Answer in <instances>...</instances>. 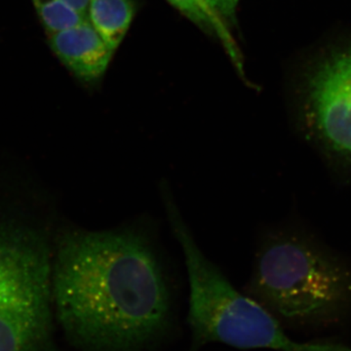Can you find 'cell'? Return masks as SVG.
Returning <instances> with one entry per match:
<instances>
[{
  "label": "cell",
  "mask_w": 351,
  "mask_h": 351,
  "mask_svg": "<svg viewBox=\"0 0 351 351\" xmlns=\"http://www.w3.org/2000/svg\"><path fill=\"white\" fill-rule=\"evenodd\" d=\"M55 318L80 351H135L167 327L171 292L162 258L138 226L66 230L52 265Z\"/></svg>",
  "instance_id": "obj_1"
},
{
  "label": "cell",
  "mask_w": 351,
  "mask_h": 351,
  "mask_svg": "<svg viewBox=\"0 0 351 351\" xmlns=\"http://www.w3.org/2000/svg\"><path fill=\"white\" fill-rule=\"evenodd\" d=\"M159 191L168 221L184 253L191 288L189 322L198 341L279 351H351L338 343H302L289 338L265 306L239 293L203 254L169 184L161 182Z\"/></svg>",
  "instance_id": "obj_2"
},
{
  "label": "cell",
  "mask_w": 351,
  "mask_h": 351,
  "mask_svg": "<svg viewBox=\"0 0 351 351\" xmlns=\"http://www.w3.org/2000/svg\"><path fill=\"white\" fill-rule=\"evenodd\" d=\"M55 319L47 237L0 214V351H62Z\"/></svg>",
  "instance_id": "obj_3"
},
{
  "label": "cell",
  "mask_w": 351,
  "mask_h": 351,
  "mask_svg": "<svg viewBox=\"0 0 351 351\" xmlns=\"http://www.w3.org/2000/svg\"><path fill=\"white\" fill-rule=\"evenodd\" d=\"M251 290L286 319L327 322L351 304V272L311 242L280 233L261 246Z\"/></svg>",
  "instance_id": "obj_4"
},
{
  "label": "cell",
  "mask_w": 351,
  "mask_h": 351,
  "mask_svg": "<svg viewBox=\"0 0 351 351\" xmlns=\"http://www.w3.org/2000/svg\"><path fill=\"white\" fill-rule=\"evenodd\" d=\"M306 117L322 147L351 163V49L325 60L307 85Z\"/></svg>",
  "instance_id": "obj_5"
},
{
  "label": "cell",
  "mask_w": 351,
  "mask_h": 351,
  "mask_svg": "<svg viewBox=\"0 0 351 351\" xmlns=\"http://www.w3.org/2000/svg\"><path fill=\"white\" fill-rule=\"evenodd\" d=\"M48 44L61 63L87 86L100 82L114 54L88 20L48 34Z\"/></svg>",
  "instance_id": "obj_6"
},
{
  "label": "cell",
  "mask_w": 351,
  "mask_h": 351,
  "mask_svg": "<svg viewBox=\"0 0 351 351\" xmlns=\"http://www.w3.org/2000/svg\"><path fill=\"white\" fill-rule=\"evenodd\" d=\"M135 12V0H89L87 19L115 52L126 36Z\"/></svg>",
  "instance_id": "obj_7"
},
{
  "label": "cell",
  "mask_w": 351,
  "mask_h": 351,
  "mask_svg": "<svg viewBox=\"0 0 351 351\" xmlns=\"http://www.w3.org/2000/svg\"><path fill=\"white\" fill-rule=\"evenodd\" d=\"M168 2L197 25L205 34L221 41L226 54L240 73H243V61L239 46L232 38L223 18L208 4L206 0H167Z\"/></svg>",
  "instance_id": "obj_8"
},
{
  "label": "cell",
  "mask_w": 351,
  "mask_h": 351,
  "mask_svg": "<svg viewBox=\"0 0 351 351\" xmlns=\"http://www.w3.org/2000/svg\"><path fill=\"white\" fill-rule=\"evenodd\" d=\"M47 34L75 27L87 18L89 0H32Z\"/></svg>",
  "instance_id": "obj_9"
},
{
  "label": "cell",
  "mask_w": 351,
  "mask_h": 351,
  "mask_svg": "<svg viewBox=\"0 0 351 351\" xmlns=\"http://www.w3.org/2000/svg\"><path fill=\"white\" fill-rule=\"evenodd\" d=\"M208 4L223 18L226 23L235 22V8L237 4L234 0H206Z\"/></svg>",
  "instance_id": "obj_10"
},
{
  "label": "cell",
  "mask_w": 351,
  "mask_h": 351,
  "mask_svg": "<svg viewBox=\"0 0 351 351\" xmlns=\"http://www.w3.org/2000/svg\"><path fill=\"white\" fill-rule=\"evenodd\" d=\"M239 0H234L235 3H239Z\"/></svg>",
  "instance_id": "obj_11"
}]
</instances>
